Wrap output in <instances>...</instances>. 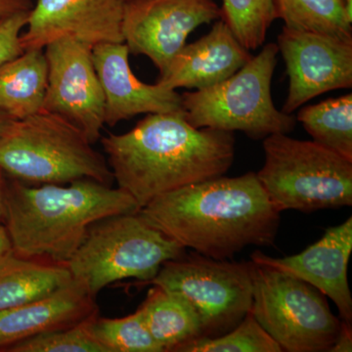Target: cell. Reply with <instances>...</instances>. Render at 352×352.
Wrapping results in <instances>:
<instances>
[{
    "instance_id": "1",
    "label": "cell",
    "mask_w": 352,
    "mask_h": 352,
    "mask_svg": "<svg viewBox=\"0 0 352 352\" xmlns=\"http://www.w3.org/2000/svg\"><path fill=\"white\" fill-rule=\"evenodd\" d=\"M118 187L142 208L157 197L219 177L232 166L233 132L196 129L183 111L148 113L131 131L101 139Z\"/></svg>"
},
{
    "instance_id": "2",
    "label": "cell",
    "mask_w": 352,
    "mask_h": 352,
    "mask_svg": "<svg viewBox=\"0 0 352 352\" xmlns=\"http://www.w3.org/2000/svg\"><path fill=\"white\" fill-rule=\"evenodd\" d=\"M140 212L185 249L214 259L233 258L249 245H274L281 214L254 173L182 187Z\"/></svg>"
},
{
    "instance_id": "3",
    "label": "cell",
    "mask_w": 352,
    "mask_h": 352,
    "mask_svg": "<svg viewBox=\"0 0 352 352\" xmlns=\"http://www.w3.org/2000/svg\"><path fill=\"white\" fill-rule=\"evenodd\" d=\"M140 210L124 190L95 180L32 185L13 179L4 189L3 220L13 252L64 265L95 222Z\"/></svg>"
},
{
    "instance_id": "4",
    "label": "cell",
    "mask_w": 352,
    "mask_h": 352,
    "mask_svg": "<svg viewBox=\"0 0 352 352\" xmlns=\"http://www.w3.org/2000/svg\"><path fill=\"white\" fill-rule=\"evenodd\" d=\"M0 170L32 185L113 182L107 160L87 135L69 120L46 111L11 122L0 138Z\"/></svg>"
},
{
    "instance_id": "5",
    "label": "cell",
    "mask_w": 352,
    "mask_h": 352,
    "mask_svg": "<svg viewBox=\"0 0 352 352\" xmlns=\"http://www.w3.org/2000/svg\"><path fill=\"white\" fill-rule=\"evenodd\" d=\"M184 254L185 248L153 226L139 210L92 224L66 266L72 278L96 298L122 280L138 279L146 285L164 263Z\"/></svg>"
},
{
    "instance_id": "6",
    "label": "cell",
    "mask_w": 352,
    "mask_h": 352,
    "mask_svg": "<svg viewBox=\"0 0 352 352\" xmlns=\"http://www.w3.org/2000/svg\"><path fill=\"white\" fill-rule=\"evenodd\" d=\"M265 162L256 173L272 205L287 210L351 207L352 161L312 141L285 133L264 138Z\"/></svg>"
},
{
    "instance_id": "7",
    "label": "cell",
    "mask_w": 352,
    "mask_h": 352,
    "mask_svg": "<svg viewBox=\"0 0 352 352\" xmlns=\"http://www.w3.org/2000/svg\"><path fill=\"white\" fill-rule=\"evenodd\" d=\"M278 53L276 43L266 44L226 80L183 94L182 110L189 124L196 129L242 131L252 139L293 131L296 118L278 111L271 96Z\"/></svg>"
},
{
    "instance_id": "8",
    "label": "cell",
    "mask_w": 352,
    "mask_h": 352,
    "mask_svg": "<svg viewBox=\"0 0 352 352\" xmlns=\"http://www.w3.org/2000/svg\"><path fill=\"white\" fill-rule=\"evenodd\" d=\"M251 312L261 327L287 352H329L342 320L325 296L282 271L254 263Z\"/></svg>"
},
{
    "instance_id": "9",
    "label": "cell",
    "mask_w": 352,
    "mask_h": 352,
    "mask_svg": "<svg viewBox=\"0 0 352 352\" xmlns=\"http://www.w3.org/2000/svg\"><path fill=\"white\" fill-rule=\"evenodd\" d=\"M191 254L166 261L146 285L161 287L188 303L200 321L201 338L219 337L251 311L256 264Z\"/></svg>"
},
{
    "instance_id": "10",
    "label": "cell",
    "mask_w": 352,
    "mask_h": 352,
    "mask_svg": "<svg viewBox=\"0 0 352 352\" xmlns=\"http://www.w3.org/2000/svg\"><path fill=\"white\" fill-rule=\"evenodd\" d=\"M47 87L43 110L69 120L94 144L105 126V97L95 69L92 46L58 38L43 48Z\"/></svg>"
},
{
    "instance_id": "11",
    "label": "cell",
    "mask_w": 352,
    "mask_h": 352,
    "mask_svg": "<svg viewBox=\"0 0 352 352\" xmlns=\"http://www.w3.org/2000/svg\"><path fill=\"white\" fill-rule=\"evenodd\" d=\"M219 19L215 0H127L122 36L129 53L145 55L162 74L194 30Z\"/></svg>"
},
{
    "instance_id": "12",
    "label": "cell",
    "mask_w": 352,
    "mask_h": 352,
    "mask_svg": "<svg viewBox=\"0 0 352 352\" xmlns=\"http://www.w3.org/2000/svg\"><path fill=\"white\" fill-rule=\"evenodd\" d=\"M277 45L289 78L282 112L291 115L319 95L352 87V38L284 27Z\"/></svg>"
},
{
    "instance_id": "13",
    "label": "cell",
    "mask_w": 352,
    "mask_h": 352,
    "mask_svg": "<svg viewBox=\"0 0 352 352\" xmlns=\"http://www.w3.org/2000/svg\"><path fill=\"white\" fill-rule=\"evenodd\" d=\"M127 0H36L23 50H43L58 38H73L94 47L99 43H124L122 20Z\"/></svg>"
},
{
    "instance_id": "14",
    "label": "cell",
    "mask_w": 352,
    "mask_h": 352,
    "mask_svg": "<svg viewBox=\"0 0 352 352\" xmlns=\"http://www.w3.org/2000/svg\"><path fill=\"white\" fill-rule=\"evenodd\" d=\"M352 252V217L331 227L305 251L275 258L256 251L252 261L298 278L327 296L339 310L340 320L352 325V296L347 266Z\"/></svg>"
},
{
    "instance_id": "15",
    "label": "cell",
    "mask_w": 352,
    "mask_h": 352,
    "mask_svg": "<svg viewBox=\"0 0 352 352\" xmlns=\"http://www.w3.org/2000/svg\"><path fill=\"white\" fill-rule=\"evenodd\" d=\"M124 43H99L92 58L105 97V124L113 126L141 113L180 112L182 95L176 90L141 82L131 71Z\"/></svg>"
},
{
    "instance_id": "16",
    "label": "cell",
    "mask_w": 352,
    "mask_h": 352,
    "mask_svg": "<svg viewBox=\"0 0 352 352\" xmlns=\"http://www.w3.org/2000/svg\"><path fill=\"white\" fill-rule=\"evenodd\" d=\"M252 57L250 50L219 19L203 38L183 46L160 74L157 83L173 90L204 89L234 75Z\"/></svg>"
},
{
    "instance_id": "17",
    "label": "cell",
    "mask_w": 352,
    "mask_h": 352,
    "mask_svg": "<svg viewBox=\"0 0 352 352\" xmlns=\"http://www.w3.org/2000/svg\"><path fill=\"white\" fill-rule=\"evenodd\" d=\"M96 312L94 296L72 279L45 298L0 310V351L41 333L75 325Z\"/></svg>"
},
{
    "instance_id": "18",
    "label": "cell",
    "mask_w": 352,
    "mask_h": 352,
    "mask_svg": "<svg viewBox=\"0 0 352 352\" xmlns=\"http://www.w3.org/2000/svg\"><path fill=\"white\" fill-rule=\"evenodd\" d=\"M47 62L43 50H24L0 65V113L18 120L43 110Z\"/></svg>"
},
{
    "instance_id": "19",
    "label": "cell",
    "mask_w": 352,
    "mask_h": 352,
    "mask_svg": "<svg viewBox=\"0 0 352 352\" xmlns=\"http://www.w3.org/2000/svg\"><path fill=\"white\" fill-rule=\"evenodd\" d=\"M72 279L64 264L41 263L10 252L0 261V310L45 298Z\"/></svg>"
},
{
    "instance_id": "20",
    "label": "cell",
    "mask_w": 352,
    "mask_h": 352,
    "mask_svg": "<svg viewBox=\"0 0 352 352\" xmlns=\"http://www.w3.org/2000/svg\"><path fill=\"white\" fill-rule=\"evenodd\" d=\"M139 308L153 339L164 352H175L185 342L201 337L196 312L175 293L154 286Z\"/></svg>"
},
{
    "instance_id": "21",
    "label": "cell",
    "mask_w": 352,
    "mask_h": 352,
    "mask_svg": "<svg viewBox=\"0 0 352 352\" xmlns=\"http://www.w3.org/2000/svg\"><path fill=\"white\" fill-rule=\"evenodd\" d=\"M296 120L314 142L352 161V94L308 105Z\"/></svg>"
},
{
    "instance_id": "22",
    "label": "cell",
    "mask_w": 352,
    "mask_h": 352,
    "mask_svg": "<svg viewBox=\"0 0 352 352\" xmlns=\"http://www.w3.org/2000/svg\"><path fill=\"white\" fill-rule=\"evenodd\" d=\"M274 15L288 29L352 38L344 0H274Z\"/></svg>"
},
{
    "instance_id": "23",
    "label": "cell",
    "mask_w": 352,
    "mask_h": 352,
    "mask_svg": "<svg viewBox=\"0 0 352 352\" xmlns=\"http://www.w3.org/2000/svg\"><path fill=\"white\" fill-rule=\"evenodd\" d=\"M221 20L248 50L265 41L275 20L274 0H222Z\"/></svg>"
},
{
    "instance_id": "24",
    "label": "cell",
    "mask_w": 352,
    "mask_h": 352,
    "mask_svg": "<svg viewBox=\"0 0 352 352\" xmlns=\"http://www.w3.org/2000/svg\"><path fill=\"white\" fill-rule=\"evenodd\" d=\"M92 333L106 352H164L148 330L140 308L122 318L98 315Z\"/></svg>"
},
{
    "instance_id": "25",
    "label": "cell",
    "mask_w": 352,
    "mask_h": 352,
    "mask_svg": "<svg viewBox=\"0 0 352 352\" xmlns=\"http://www.w3.org/2000/svg\"><path fill=\"white\" fill-rule=\"evenodd\" d=\"M175 352H283L250 311L232 330L215 338H198Z\"/></svg>"
},
{
    "instance_id": "26",
    "label": "cell",
    "mask_w": 352,
    "mask_h": 352,
    "mask_svg": "<svg viewBox=\"0 0 352 352\" xmlns=\"http://www.w3.org/2000/svg\"><path fill=\"white\" fill-rule=\"evenodd\" d=\"M99 312L69 327L41 333L9 347V352H106L95 339L92 323Z\"/></svg>"
},
{
    "instance_id": "27",
    "label": "cell",
    "mask_w": 352,
    "mask_h": 352,
    "mask_svg": "<svg viewBox=\"0 0 352 352\" xmlns=\"http://www.w3.org/2000/svg\"><path fill=\"white\" fill-rule=\"evenodd\" d=\"M30 11H20L0 20V65L24 52L21 36L27 25Z\"/></svg>"
},
{
    "instance_id": "28",
    "label": "cell",
    "mask_w": 352,
    "mask_h": 352,
    "mask_svg": "<svg viewBox=\"0 0 352 352\" xmlns=\"http://www.w3.org/2000/svg\"><path fill=\"white\" fill-rule=\"evenodd\" d=\"M32 0H0V20L20 11L31 10Z\"/></svg>"
},
{
    "instance_id": "29",
    "label": "cell",
    "mask_w": 352,
    "mask_h": 352,
    "mask_svg": "<svg viewBox=\"0 0 352 352\" xmlns=\"http://www.w3.org/2000/svg\"><path fill=\"white\" fill-rule=\"evenodd\" d=\"M351 325L342 321V327L337 340L333 342L329 352H351L352 351V330Z\"/></svg>"
},
{
    "instance_id": "30",
    "label": "cell",
    "mask_w": 352,
    "mask_h": 352,
    "mask_svg": "<svg viewBox=\"0 0 352 352\" xmlns=\"http://www.w3.org/2000/svg\"><path fill=\"white\" fill-rule=\"evenodd\" d=\"M12 252V243L9 237L6 224H2L0 221V261Z\"/></svg>"
},
{
    "instance_id": "31",
    "label": "cell",
    "mask_w": 352,
    "mask_h": 352,
    "mask_svg": "<svg viewBox=\"0 0 352 352\" xmlns=\"http://www.w3.org/2000/svg\"><path fill=\"white\" fill-rule=\"evenodd\" d=\"M6 178L4 173L0 170V221L4 217V189H6Z\"/></svg>"
},
{
    "instance_id": "32",
    "label": "cell",
    "mask_w": 352,
    "mask_h": 352,
    "mask_svg": "<svg viewBox=\"0 0 352 352\" xmlns=\"http://www.w3.org/2000/svg\"><path fill=\"white\" fill-rule=\"evenodd\" d=\"M11 122H12V120L9 119V118L6 117L3 113H0V138H1L2 134L6 131V129H8Z\"/></svg>"
},
{
    "instance_id": "33",
    "label": "cell",
    "mask_w": 352,
    "mask_h": 352,
    "mask_svg": "<svg viewBox=\"0 0 352 352\" xmlns=\"http://www.w3.org/2000/svg\"><path fill=\"white\" fill-rule=\"evenodd\" d=\"M344 1H346L347 13L352 17V0H344Z\"/></svg>"
}]
</instances>
